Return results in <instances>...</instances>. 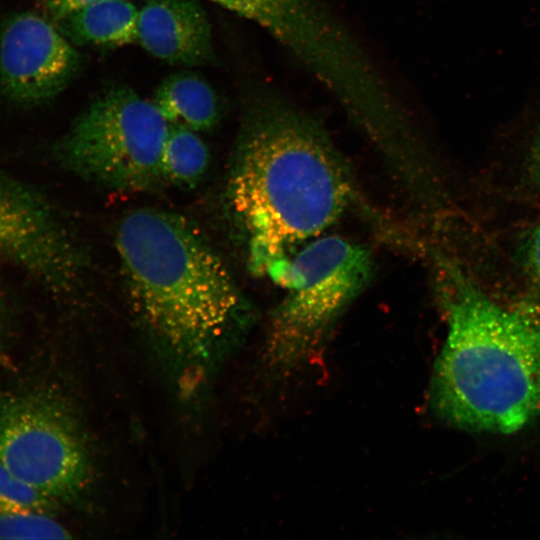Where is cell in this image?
I'll use <instances>...</instances> for the list:
<instances>
[{
    "label": "cell",
    "instance_id": "obj_1",
    "mask_svg": "<svg viewBox=\"0 0 540 540\" xmlns=\"http://www.w3.org/2000/svg\"><path fill=\"white\" fill-rule=\"evenodd\" d=\"M355 198L352 174L322 124L274 92L250 99L228 202L253 273L266 276L318 238Z\"/></svg>",
    "mask_w": 540,
    "mask_h": 540
},
{
    "label": "cell",
    "instance_id": "obj_2",
    "mask_svg": "<svg viewBox=\"0 0 540 540\" xmlns=\"http://www.w3.org/2000/svg\"><path fill=\"white\" fill-rule=\"evenodd\" d=\"M116 247L135 311L179 365L205 369L247 331L250 303L219 256L180 216L133 210L118 226Z\"/></svg>",
    "mask_w": 540,
    "mask_h": 540
},
{
    "label": "cell",
    "instance_id": "obj_3",
    "mask_svg": "<svg viewBox=\"0 0 540 540\" xmlns=\"http://www.w3.org/2000/svg\"><path fill=\"white\" fill-rule=\"evenodd\" d=\"M436 260L448 331L430 405L460 429L516 432L540 414V310L501 304L457 263Z\"/></svg>",
    "mask_w": 540,
    "mask_h": 540
},
{
    "label": "cell",
    "instance_id": "obj_4",
    "mask_svg": "<svg viewBox=\"0 0 540 540\" xmlns=\"http://www.w3.org/2000/svg\"><path fill=\"white\" fill-rule=\"evenodd\" d=\"M374 268L366 246L337 235L318 237L274 264L266 276L284 295L270 316L269 367L284 374L308 360L368 286Z\"/></svg>",
    "mask_w": 540,
    "mask_h": 540
},
{
    "label": "cell",
    "instance_id": "obj_5",
    "mask_svg": "<svg viewBox=\"0 0 540 540\" xmlns=\"http://www.w3.org/2000/svg\"><path fill=\"white\" fill-rule=\"evenodd\" d=\"M256 24L326 86L365 136L401 119L404 108L371 59L317 0H264Z\"/></svg>",
    "mask_w": 540,
    "mask_h": 540
},
{
    "label": "cell",
    "instance_id": "obj_6",
    "mask_svg": "<svg viewBox=\"0 0 540 540\" xmlns=\"http://www.w3.org/2000/svg\"><path fill=\"white\" fill-rule=\"evenodd\" d=\"M170 124L152 101L126 87L98 94L54 146L68 171L129 192L164 181L162 154Z\"/></svg>",
    "mask_w": 540,
    "mask_h": 540
},
{
    "label": "cell",
    "instance_id": "obj_7",
    "mask_svg": "<svg viewBox=\"0 0 540 540\" xmlns=\"http://www.w3.org/2000/svg\"><path fill=\"white\" fill-rule=\"evenodd\" d=\"M0 462L58 503L76 500L92 483V458L77 419L41 389L0 395Z\"/></svg>",
    "mask_w": 540,
    "mask_h": 540
},
{
    "label": "cell",
    "instance_id": "obj_8",
    "mask_svg": "<svg viewBox=\"0 0 540 540\" xmlns=\"http://www.w3.org/2000/svg\"><path fill=\"white\" fill-rule=\"evenodd\" d=\"M0 262L35 277L53 292H71L84 259L67 227L35 188L0 171Z\"/></svg>",
    "mask_w": 540,
    "mask_h": 540
},
{
    "label": "cell",
    "instance_id": "obj_9",
    "mask_svg": "<svg viewBox=\"0 0 540 540\" xmlns=\"http://www.w3.org/2000/svg\"><path fill=\"white\" fill-rule=\"evenodd\" d=\"M81 57L47 18L29 11L0 26V95L34 107L59 95L76 77Z\"/></svg>",
    "mask_w": 540,
    "mask_h": 540
},
{
    "label": "cell",
    "instance_id": "obj_10",
    "mask_svg": "<svg viewBox=\"0 0 540 540\" xmlns=\"http://www.w3.org/2000/svg\"><path fill=\"white\" fill-rule=\"evenodd\" d=\"M137 42L170 64L204 65L214 56L211 25L198 0H145Z\"/></svg>",
    "mask_w": 540,
    "mask_h": 540
},
{
    "label": "cell",
    "instance_id": "obj_11",
    "mask_svg": "<svg viewBox=\"0 0 540 540\" xmlns=\"http://www.w3.org/2000/svg\"><path fill=\"white\" fill-rule=\"evenodd\" d=\"M138 14L130 0H94L54 25L74 45L117 47L137 41Z\"/></svg>",
    "mask_w": 540,
    "mask_h": 540
},
{
    "label": "cell",
    "instance_id": "obj_12",
    "mask_svg": "<svg viewBox=\"0 0 540 540\" xmlns=\"http://www.w3.org/2000/svg\"><path fill=\"white\" fill-rule=\"evenodd\" d=\"M152 102L170 125L196 132L210 129L219 115L218 100L211 86L190 72L166 78Z\"/></svg>",
    "mask_w": 540,
    "mask_h": 540
},
{
    "label": "cell",
    "instance_id": "obj_13",
    "mask_svg": "<svg viewBox=\"0 0 540 540\" xmlns=\"http://www.w3.org/2000/svg\"><path fill=\"white\" fill-rule=\"evenodd\" d=\"M195 132L185 127L170 126L162 154L165 180L178 185H193L203 176L209 153Z\"/></svg>",
    "mask_w": 540,
    "mask_h": 540
},
{
    "label": "cell",
    "instance_id": "obj_14",
    "mask_svg": "<svg viewBox=\"0 0 540 540\" xmlns=\"http://www.w3.org/2000/svg\"><path fill=\"white\" fill-rule=\"evenodd\" d=\"M58 504L20 480L0 462V515L20 512L52 515Z\"/></svg>",
    "mask_w": 540,
    "mask_h": 540
},
{
    "label": "cell",
    "instance_id": "obj_15",
    "mask_svg": "<svg viewBox=\"0 0 540 540\" xmlns=\"http://www.w3.org/2000/svg\"><path fill=\"white\" fill-rule=\"evenodd\" d=\"M51 514L20 512L0 515V539H62L67 530Z\"/></svg>",
    "mask_w": 540,
    "mask_h": 540
},
{
    "label": "cell",
    "instance_id": "obj_16",
    "mask_svg": "<svg viewBox=\"0 0 540 540\" xmlns=\"http://www.w3.org/2000/svg\"><path fill=\"white\" fill-rule=\"evenodd\" d=\"M94 0H44V10L52 23ZM253 21L261 0H207Z\"/></svg>",
    "mask_w": 540,
    "mask_h": 540
},
{
    "label": "cell",
    "instance_id": "obj_17",
    "mask_svg": "<svg viewBox=\"0 0 540 540\" xmlns=\"http://www.w3.org/2000/svg\"><path fill=\"white\" fill-rule=\"evenodd\" d=\"M518 255L526 278L540 293V224L526 234L520 244Z\"/></svg>",
    "mask_w": 540,
    "mask_h": 540
},
{
    "label": "cell",
    "instance_id": "obj_18",
    "mask_svg": "<svg viewBox=\"0 0 540 540\" xmlns=\"http://www.w3.org/2000/svg\"><path fill=\"white\" fill-rule=\"evenodd\" d=\"M535 167L540 178V138L537 142L535 153H534Z\"/></svg>",
    "mask_w": 540,
    "mask_h": 540
},
{
    "label": "cell",
    "instance_id": "obj_19",
    "mask_svg": "<svg viewBox=\"0 0 540 540\" xmlns=\"http://www.w3.org/2000/svg\"><path fill=\"white\" fill-rule=\"evenodd\" d=\"M3 349H2V343H1V337H0V364L3 362Z\"/></svg>",
    "mask_w": 540,
    "mask_h": 540
}]
</instances>
